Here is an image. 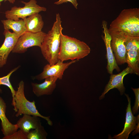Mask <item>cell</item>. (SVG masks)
Wrapping results in <instances>:
<instances>
[{"instance_id": "cell-9", "label": "cell", "mask_w": 139, "mask_h": 139, "mask_svg": "<svg viewBox=\"0 0 139 139\" xmlns=\"http://www.w3.org/2000/svg\"><path fill=\"white\" fill-rule=\"evenodd\" d=\"M79 60L75 59L70 62L64 63L63 62L59 59L54 64L50 65L47 64L44 66L43 71L34 77V79L41 80L49 77L54 76L57 77L59 80H61L65 71L70 65Z\"/></svg>"}, {"instance_id": "cell-3", "label": "cell", "mask_w": 139, "mask_h": 139, "mask_svg": "<svg viewBox=\"0 0 139 139\" xmlns=\"http://www.w3.org/2000/svg\"><path fill=\"white\" fill-rule=\"evenodd\" d=\"M109 30H120L127 36L139 37V8L123 10L111 23Z\"/></svg>"}, {"instance_id": "cell-6", "label": "cell", "mask_w": 139, "mask_h": 139, "mask_svg": "<svg viewBox=\"0 0 139 139\" xmlns=\"http://www.w3.org/2000/svg\"><path fill=\"white\" fill-rule=\"evenodd\" d=\"M21 2L24 4V6L21 7L14 6L10 10L5 12V16L7 19L15 21L18 20L20 18L23 19L32 15L42 11H46L47 10L45 7L37 4L36 0H30L28 2L23 1Z\"/></svg>"}, {"instance_id": "cell-13", "label": "cell", "mask_w": 139, "mask_h": 139, "mask_svg": "<svg viewBox=\"0 0 139 139\" xmlns=\"http://www.w3.org/2000/svg\"><path fill=\"white\" fill-rule=\"evenodd\" d=\"M56 76L49 77L45 78L42 83H31L32 91L37 97L52 94L56 87V82L58 79Z\"/></svg>"}, {"instance_id": "cell-5", "label": "cell", "mask_w": 139, "mask_h": 139, "mask_svg": "<svg viewBox=\"0 0 139 139\" xmlns=\"http://www.w3.org/2000/svg\"><path fill=\"white\" fill-rule=\"evenodd\" d=\"M46 34L42 31L37 33L26 31L18 38L12 53H24L28 48L34 46L40 48Z\"/></svg>"}, {"instance_id": "cell-22", "label": "cell", "mask_w": 139, "mask_h": 139, "mask_svg": "<svg viewBox=\"0 0 139 139\" xmlns=\"http://www.w3.org/2000/svg\"><path fill=\"white\" fill-rule=\"evenodd\" d=\"M134 91L135 97V101L134 106L132 109V113L133 114H136L138 112L139 106V88H131Z\"/></svg>"}, {"instance_id": "cell-15", "label": "cell", "mask_w": 139, "mask_h": 139, "mask_svg": "<svg viewBox=\"0 0 139 139\" xmlns=\"http://www.w3.org/2000/svg\"><path fill=\"white\" fill-rule=\"evenodd\" d=\"M39 117L28 115H23L17 121L19 128L26 136L29 131L35 129L41 125Z\"/></svg>"}, {"instance_id": "cell-20", "label": "cell", "mask_w": 139, "mask_h": 139, "mask_svg": "<svg viewBox=\"0 0 139 139\" xmlns=\"http://www.w3.org/2000/svg\"><path fill=\"white\" fill-rule=\"evenodd\" d=\"M20 67V66H19L15 68L11 71L6 75L0 77V86L1 85H4L8 87L10 89L12 97V102L14 100L15 91L14 90L10 81V78L12 74L17 70ZM2 91V90L0 88V93H1Z\"/></svg>"}, {"instance_id": "cell-14", "label": "cell", "mask_w": 139, "mask_h": 139, "mask_svg": "<svg viewBox=\"0 0 139 139\" xmlns=\"http://www.w3.org/2000/svg\"><path fill=\"white\" fill-rule=\"evenodd\" d=\"M6 105L0 97V119L1 120L2 131L4 137L9 136L17 131L18 127L17 124H13L8 120L6 116Z\"/></svg>"}, {"instance_id": "cell-7", "label": "cell", "mask_w": 139, "mask_h": 139, "mask_svg": "<svg viewBox=\"0 0 139 139\" xmlns=\"http://www.w3.org/2000/svg\"><path fill=\"white\" fill-rule=\"evenodd\" d=\"M111 37V46L118 65L126 63V51L124 45L127 36L120 30H109Z\"/></svg>"}, {"instance_id": "cell-21", "label": "cell", "mask_w": 139, "mask_h": 139, "mask_svg": "<svg viewBox=\"0 0 139 139\" xmlns=\"http://www.w3.org/2000/svg\"><path fill=\"white\" fill-rule=\"evenodd\" d=\"M124 45L126 51L131 50L139 51V37L127 36Z\"/></svg>"}, {"instance_id": "cell-16", "label": "cell", "mask_w": 139, "mask_h": 139, "mask_svg": "<svg viewBox=\"0 0 139 139\" xmlns=\"http://www.w3.org/2000/svg\"><path fill=\"white\" fill-rule=\"evenodd\" d=\"M25 22L26 31L33 33L42 31L44 25L42 17L39 13H36L23 19Z\"/></svg>"}, {"instance_id": "cell-24", "label": "cell", "mask_w": 139, "mask_h": 139, "mask_svg": "<svg viewBox=\"0 0 139 139\" xmlns=\"http://www.w3.org/2000/svg\"><path fill=\"white\" fill-rule=\"evenodd\" d=\"M70 2L73 5L76 9H77V6L78 4L77 2V0H59L54 3L55 4L58 5L63 3Z\"/></svg>"}, {"instance_id": "cell-2", "label": "cell", "mask_w": 139, "mask_h": 139, "mask_svg": "<svg viewBox=\"0 0 139 139\" xmlns=\"http://www.w3.org/2000/svg\"><path fill=\"white\" fill-rule=\"evenodd\" d=\"M90 51V48L85 42L62 34L58 58L63 62L79 60L88 55Z\"/></svg>"}, {"instance_id": "cell-8", "label": "cell", "mask_w": 139, "mask_h": 139, "mask_svg": "<svg viewBox=\"0 0 139 139\" xmlns=\"http://www.w3.org/2000/svg\"><path fill=\"white\" fill-rule=\"evenodd\" d=\"M128 101V105L126 110L125 122L123 131L119 134L115 135L113 138L116 139H127L129 134L135 130L133 134L134 135L139 133V115L134 116L131 109L130 98L128 94H125Z\"/></svg>"}, {"instance_id": "cell-10", "label": "cell", "mask_w": 139, "mask_h": 139, "mask_svg": "<svg viewBox=\"0 0 139 139\" xmlns=\"http://www.w3.org/2000/svg\"><path fill=\"white\" fill-rule=\"evenodd\" d=\"M102 26L104 36H102L104 41L106 50L107 64V68L108 73L111 75L113 74V71L116 70L118 72L120 70L116 62L111 46V37L108 28L107 22L103 20Z\"/></svg>"}, {"instance_id": "cell-4", "label": "cell", "mask_w": 139, "mask_h": 139, "mask_svg": "<svg viewBox=\"0 0 139 139\" xmlns=\"http://www.w3.org/2000/svg\"><path fill=\"white\" fill-rule=\"evenodd\" d=\"M24 84L23 81L18 84L17 90L15 91L13 101L12 104L14 107V110L17 113L15 115L18 117L22 114L36 116L44 119L50 126L53 125L50 116L46 117L41 115L37 110L35 101L30 102L25 97L24 92Z\"/></svg>"}, {"instance_id": "cell-19", "label": "cell", "mask_w": 139, "mask_h": 139, "mask_svg": "<svg viewBox=\"0 0 139 139\" xmlns=\"http://www.w3.org/2000/svg\"><path fill=\"white\" fill-rule=\"evenodd\" d=\"M47 133L41 125L30 130L27 135V139H46Z\"/></svg>"}, {"instance_id": "cell-11", "label": "cell", "mask_w": 139, "mask_h": 139, "mask_svg": "<svg viewBox=\"0 0 139 139\" xmlns=\"http://www.w3.org/2000/svg\"><path fill=\"white\" fill-rule=\"evenodd\" d=\"M5 39L0 47V68L6 63L8 56L12 51L19 37L9 30H4Z\"/></svg>"}, {"instance_id": "cell-25", "label": "cell", "mask_w": 139, "mask_h": 139, "mask_svg": "<svg viewBox=\"0 0 139 139\" xmlns=\"http://www.w3.org/2000/svg\"><path fill=\"white\" fill-rule=\"evenodd\" d=\"M15 0H0V6L1 5V2L3 1H4L5 2L6 1H8L9 2L11 3L14 4L15 2Z\"/></svg>"}, {"instance_id": "cell-1", "label": "cell", "mask_w": 139, "mask_h": 139, "mask_svg": "<svg viewBox=\"0 0 139 139\" xmlns=\"http://www.w3.org/2000/svg\"><path fill=\"white\" fill-rule=\"evenodd\" d=\"M62 22L59 14L57 13L56 21L51 29L46 34L40 48L43 57L50 65L55 64L59 60L58 55L63 29Z\"/></svg>"}, {"instance_id": "cell-18", "label": "cell", "mask_w": 139, "mask_h": 139, "mask_svg": "<svg viewBox=\"0 0 139 139\" xmlns=\"http://www.w3.org/2000/svg\"><path fill=\"white\" fill-rule=\"evenodd\" d=\"M126 59L128 66L132 69L133 73L139 75V51L131 50L127 51Z\"/></svg>"}, {"instance_id": "cell-12", "label": "cell", "mask_w": 139, "mask_h": 139, "mask_svg": "<svg viewBox=\"0 0 139 139\" xmlns=\"http://www.w3.org/2000/svg\"><path fill=\"white\" fill-rule=\"evenodd\" d=\"M132 69L127 67L121 72L116 74L111 75L109 82L105 87L104 91L99 97V99H103L105 95L111 89L116 88L122 95L124 93L125 88L123 83V79L124 77L129 73H133Z\"/></svg>"}, {"instance_id": "cell-23", "label": "cell", "mask_w": 139, "mask_h": 139, "mask_svg": "<svg viewBox=\"0 0 139 139\" xmlns=\"http://www.w3.org/2000/svg\"><path fill=\"white\" fill-rule=\"evenodd\" d=\"M2 139H27L26 135L20 129L9 136L3 137Z\"/></svg>"}, {"instance_id": "cell-17", "label": "cell", "mask_w": 139, "mask_h": 139, "mask_svg": "<svg viewBox=\"0 0 139 139\" xmlns=\"http://www.w3.org/2000/svg\"><path fill=\"white\" fill-rule=\"evenodd\" d=\"M4 30H12L15 34L20 37L26 31L25 22L22 19L15 21L7 19L2 21Z\"/></svg>"}]
</instances>
